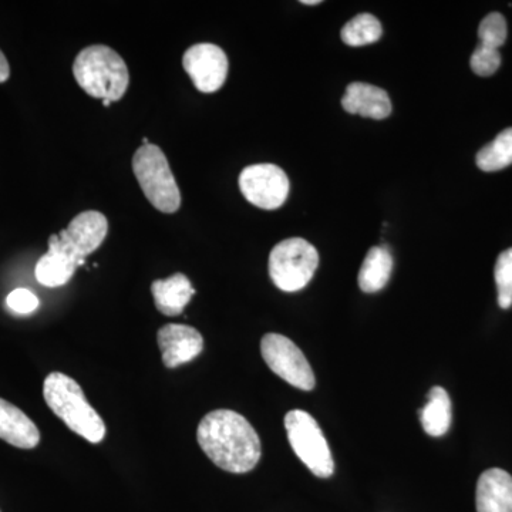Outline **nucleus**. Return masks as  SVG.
I'll return each mask as SVG.
<instances>
[{
    "label": "nucleus",
    "mask_w": 512,
    "mask_h": 512,
    "mask_svg": "<svg viewBox=\"0 0 512 512\" xmlns=\"http://www.w3.org/2000/svg\"><path fill=\"white\" fill-rule=\"evenodd\" d=\"M285 429L289 443L296 456L315 474L316 477L329 478L335 471L332 451L323 436L319 424L311 414L303 410H292L286 414Z\"/></svg>",
    "instance_id": "423d86ee"
},
{
    "label": "nucleus",
    "mask_w": 512,
    "mask_h": 512,
    "mask_svg": "<svg viewBox=\"0 0 512 512\" xmlns=\"http://www.w3.org/2000/svg\"><path fill=\"white\" fill-rule=\"evenodd\" d=\"M183 66L201 93L218 92L227 82L228 57L220 46L212 43L191 46L185 52Z\"/></svg>",
    "instance_id": "1a4fd4ad"
},
{
    "label": "nucleus",
    "mask_w": 512,
    "mask_h": 512,
    "mask_svg": "<svg viewBox=\"0 0 512 512\" xmlns=\"http://www.w3.org/2000/svg\"><path fill=\"white\" fill-rule=\"evenodd\" d=\"M507 22L501 13L493 12L481 20L478 28V37L480 45L490 47V49L500 50L507 40Z\"/></svg>",
    "instance_id": "4be33fe9"
},
{
    "label": "nucleus",
    "mask_w": 512,
    "mask_h": 512,
    "mask_svg": "<svg viewBox=\"0 0 512 512\" xmlns=\"http://www.w3.org/2000/svg\"><path fill=\"white\" fill-rule=\"evenodd\" d=\"M477 512H512V477L501 468L484 471L478 478Z\"/></svg>",
    "instance_id": "ddd939ff"
},
{
    "label": "nucleus",
    "mask_w": 512,
    "mask_h": 512,
    "mask_svg": "<svg viewBox=\"0 0 512 512\" xmlns=\"http://www.w3.org/2000/svg\"><path fill=\"white\" fill-rule=\"evenodd\" d=\"M73 74L77 84L89 96L111 103L123 99L130 83L123 57L104 45L83 49L74 60Z\"/></svg>",
    "instance_id": "7ed1b4c3"
},
{
    "label": "nucleus",
    "mask_w": 512,
    "mask_h": 512,
    "mask_svg": "<svg viewBox=\"0 0 512 512\" xmlns=\"http://www.w3.org/2000/svg\"><path fill=\"white\" fill-rule=\"evenodd\" d=\"M242 195L261 210L274 211L285 204L289 194L288 175L275 164L249 165L239 175Z\"/></svg>",
    "instance_id": "6e6552de"
},
{
    "label": "nucleus",
    "mask_w": 512,
    "mask_h": 512,
    "mask_svg": "<svg viewBox=\"0 0 512 512\" xmlns=\"http://www.w3.org/2000/svg\"><path fill=\"white\" fill-rule=\"evenodd\" d=\"M343 109L367 119L384 120L392 114L389 94L367 83H352L342 97Z\"/></svg>",
    "instance_id": "f8f14e48"
},
{
    "label": "nucleus",
    "mask_w": 512,
    "mask_h": 512,
    "mask_svg": "<svg viewBox=\"0 0 512 512\" xmlns=\"http://www.w3.org/2000/svg\"><path fill=\"white\" fill-rule=\"evenodd\" d=\"M301 3H303V5L311 6V5H320V3H322V2H320V0H302Z\"/></svg>",
    "instance_id": "a878e982"
},
{
    "label": "nucleus",
    "mask_w": 512,
    "mask_h": 512,
    "mask_svg": "<svg viewBox=\"0 0 512 512\" xmlns=\"http://www.w3.org/2000/svg\"><path fill=\"white\" fill-rule=\"evenodd\" d=\"M6 303H8L10 311L19 313V315H29V313L36 311L37 306H39V299H37L35 293L20 288L9 293Z\"/></svg>",
    "instance_id": "b1692460"
},
{
    "label": "nucleus",
    "mask_w": 512,
    "mask_h": 512,
    "mask_svg": "<svg viewBox=\"0 0 512 512\" xmlns=\"http://www.w3.org/2000/svg\"><path fill=\"white\" fill-rule=\"evenodd\" d=\"M43 396L50 410L83 439L97 444L106 437V424L72 377L60 372L50 373L43 384Z\"/></svg>",
    "instance_id": "f03ea898"
},
{
    "label": "nucleus",
    "mask_w": 512,
    "mask_h": 512,
    "mask_svg": "<svg viewBox=\"0 0 512 512\" xmlns=\"http://www.w3.org/2000/svg\"><path fill=\"white\" fill-rule=\"evenodd\" d=\"M151 293L158 311L165 316H178L190 303L195 289L184 274H174L167 279L153 282Z\"/></svg>",
    "instance_id": "dca6fc26"
},
{
    "label": "nucleus",
    "mask_w": 512,
    "mask_h": 512,
    "mask_svg": "<svg viewBox=\"0 0 512 512\" xmlns=\"http://www.w3.org/2000/svg\"><path fill=\"white\" fill-rule=\"evenodd\" d=\"M261 353L269 369L286 383L303 392L313 390L316 380L312 367L291 339L278 333H268L261 340Z\"/></svg>",
    "instance_id": "0eeeda50"
},
{
    "label": "nucleus",
    "mask_w": 512,
    "mask_h": 512,
    "mask_svg": "<svg viewBox=\"0 0 512 512\" xmlns=\"http://www.w3.org/2000/svg\"><path fill=\"white\" fill-rule=\"evenodd\" d=\"M470 66L477 76H493L501 66L500 50L478 45L470 59Z\"/></svg>",
    "instance_id": "5701e85b"
},
{
    "label": "nucleus",
    "mask_w": 512,
    "mask_h": 512,
    "mask_svg": "<svg viewBox=\"0 0 512 512\" xmlns=\"http://www.w3.org/2000/svg\"><path fill=\"white\" fill-rule=\"evenodd\" d=\"M9 76L10 67L8 59H6L5 55L2 53V50H0V83H5L6 80L9 79Z\"/></svg>",
    "instance_id": "393cba45"
},
{
    "label": "nucleus",
    "mask_w": 512,
    "mask_h": 512,
    "mask_svg": "<svg viewBox=\"0 0 512 512\" xmlns=\"http://www.w3.org/2000/svg\"><path fill=\"white\" fill-rule=\"evenodd\" d=\"M512 164V128L501 131L494 141L481 148L477 154V165L485 173L504 170Z\"/></svg>",
    "instance_id": "6ab92c4d"
},
{
    "label": "nucleus",
    "mask_w": 512,
    "mask_h": 512,
    "mask_svg": "<svg viewBox=\"0 0 512 512\" xmlns=\"http://www.w3.org/2000/svg\"><path fill=\"white\" fill-rule=\"evenodd\" d=\"M79 261L62 247L59 235L49 238V251L37 262L35 275L40 284L47 288L66 285L73 278Z\"/></svg>",
    "instance_id": "4468645a"
},
{
    "label": "nucleus",
    "mask_w": 512,
    "mask_h": 512,
    "mask_svg": "<svg viewBox=\"0 0 512 512\" xmlns=\"http://www.w3.org/2000/svg\"><path fill=\"white\" fill-rule=\"evenodd\" d=\"M0 439L12 446L30 450L40 441L36 424L22 410L0 399Z\"/></svg>",
    "instance_id": "2eb2a0df"
},
{
    "label": "nucleus",
    "mask_w": 512,
    "mask_h": 512,
    "mask_svg": "<svg viewBox=\"0 0 512 512\" xmlns=\"http://www.w3.org/2000/svg\"><path fill=\"white\" fill-rule=\"evenodd\" d=\"M319 265L316 248L302 238L279 242L269 255V276L284 292L302 291L308 286Z\"/></svg>",
    "instance_id": "39448f33"
},
{
    "label": "nucleus",
    "mask_w": 512,
    "mask_h": 512,
    "mask_svg": "<svg viewBox=\"0 0 512 512\" xmlns=\"http://www.w3.org/2000/svg\"><path fill=\"white\" fill-rule=\"evenodd\" d=\"M109 231L107 218L99 211H84L74 217L69 227L60 231L59 241L73 258L84 265L86 256L100 248Z\"/></svg>",
    "instance_id": "9d476101"
},
{
    "label": "nucleus",
    "mask_w": 512,
    "mask_h": 512,
    "mask_svg": "<svg viewBox=\"0 0 512 512\" xmlns=\"http://www.w3.org/2000/svg\"><path fill=\"white\" fill-rule=\"evenodd\" d=\"M424 431L431 437H441L451 426V400L443 387L436 386L427 394V403L420 410Z\"/></svg>",
    "instance_id": "a211bd4d"
},
{
    "label": "nucleus",
    "mask_w": 512,
    "mask_h": 512,
    "mask_svg": "<svg viewBox=\"0 0 512 512\" xmlns=\"http://www.w3.org/2000/svg\"><path fill=\"white\" fill-rule=\"evenodd\" d=\"M197 440L212 463L228 473H248L261 460L258 433L244 416L232 410L208 413L198 426Z\"/></svg>",
    "instance_id": "f257e3e1"
},
{
    "label": "nucleus",
    "mask_w": 512,
    "mask_h": 512,
    "mask_svg": "<svg viewBox=\"0 0 512 512\" xmlns=\"http://www.w3.org/2000/svg\"><path fill=\"white\" fill-rule=\"evenodd\" d=\"M498 291V305L503 309L512 306V248L500 254L494 269Z\"/></svg>",
    "instance_id": "412c9836"
},
{
    "label": "nucleus",
    "mask_w": 512,
    "mask_h": 512,
    "mask_svg": "<svg viewBox=\"0 0 512 512\" xmlns=\"http://www.w3.org/2000/svg\"><path fill=\"white\" fill-rule=\"evenodd\" d=\"M383 35L382 23L370 13H362L343 26L340 37L348 46L360 47L376 43Z\"/></svg>",
    "instance_id": "aec40b11"
},
{
    "label": "nucleus",
    "mask_w": 512,
    "mask_h": 512,
    "mask_svg": "<svg viewBox=\"0 0 512 512\" xmlns=\"http://www.w3.org/2000/svg\"><path fill=\"white\" fill-rule=\"evenodd\" d=\"M157 340L164 365L168 369H175L191 362L204 350V338L201 333L187 325H165L158 330Z\"/></svg>",
    "instance_id": "9b49d317"
},
{
    "label": "nucleus",
    "mask_w": 512,
    "mask_h": 512,
    "mask_svg": "<svg viewBox=\"0 0 512 512\" xmlns=\"http://www.w3.org/2000/svg\"><path fill=\"white\" fill-rule=\"evenodd\" d=\"M393 271V256L389 248L373 247L367 252L365 261L359 272V286L363 292L375 293L382 291L389 284Z\"/></svg>",
    "instance_id": "f3484780"
},
{
    "label": "nucleus",
    "mask_w": 512,
    "mask_h": 512,
    "mask_svg": "<svg viewBox=\"0 0 512 512\" xmlns=\"http://www.w3.org/2000/svg\"><path fill=\"white\" fill-rule=\"evenodd\" d=\"M104 107H109L111 104V101L109 100H103Z\"/></svg>",
    "instance_id": "bb28decb"
},
{
    "label": "nucleus",
    "mask_w": 512,
    "mask_h": 512,
    "mask_svg": "<svg viewBox=\"0 0 512 512\" xmlns=\"http://www.w3.org/2000/svg\"><path fill=\"white\" fill-rule=\"evenodd\" d=\"M133 171L148 201L164 214H174L181 207V192L167 157L160 147L147 144L133 157Z\"/></svg>",
    "instance_id": "20e7f679"
}]
</instances>
